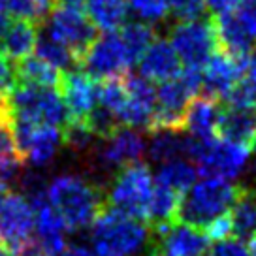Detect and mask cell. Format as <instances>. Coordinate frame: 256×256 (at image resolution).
<instances>
[{
	"instance_id": "obj_1",
	"label": "cell",
	"mask_w": 256,
	"mask_h": 256,
	"mask_svg": "<svg viewBox=\"0 0 256 256\" xmlns=\"http://www.w3.org/2000/svg\"><path fill=\"white\" fill-rule=\"evenodd\" d=\"M48 202L62 216L68 232L83 230L94 222V218L106 208V186L81 176L55 177L46 190Z\"/></svg>"
},
{
	"instance_id": "obj_24",
	"label": "cell",
	"mask_w": 256,
	"mask_h": 256,
	"mask_svg": "<svg viewBox=\"0 0 256 256\" xmlns=\"http://www.w3.org/2000/svg\"><path fill=\"white\" fill-rule=\"evenodd\" d=\"M149 156L152 162L164 164L174 158H186L188 134L183 130H154L149 132Z\"/></svg>"
},
{
	"instance_id": "obj_21",
	"label": "cell",
	"mask_w": 256,
	"mask_h": 256,
	"mask_svg": "<svg viewBox=\"0 0 256 256\" xmlns=\"http://www.w3.org/2000/svg\"><path fill=\"white\" fill-rule=\"evenodd\" d=\"M81 6L96 30L117 32L128 23L126 0H83Z\"/></svg>"
},
{
	"instance_id": "obj_25",
	"label": "cell",
	"mask_w": 256,
	"mask_h": 256,
	"mask_svg": "<svg viewBox=\"0 0 256 256\" xmlns=\"http://www.w3.org/2000/svg\"><path fill=\"white\" fill-rule=\"evenodd\" d=\"M232 236L247 241L256 234V188L241 186L232 209Z\"/></svg>"
},
{
	"instance_id": "obj_43",
	"label": "cell",
	"mask_w": 256,
	"mask_h": 256,
	"mask_svg": "<svg viewBox=\"0 0 256 256\" xmlns=\"http://www.w3.org/2000/svg\"><path fill=\"white\" fill-rule=\"evenodd\" d=\"M55 4H66V6H78V8H81L83 0H55Z\"/></svg>"
},
{
	"instance_id": "obj_32",
	"label": "cell",
	"mask_w": 256,
	"mask_h": 256,
	"mask_svg": "<svg viewBox=\"0 0 256 256\" xmlns=\"http://www.w3.org/2000/svg\"><path fill=\"white\" fill-rule=\"evenodd\" d=\"M226 108L234 110H247V112H256V83L250 80H241L236 87L228 92V96L222 100Z\"/></svg>"
},
{
	"instance_id": "obj_2",
	"label": "cell",
	"mask_w": 256,
	"mask_h": 256,
	"mask_svg": "<svg viewBox=\"0 0 256 256\" xmlns=\"http://www.w3.org/2000/svg\"><path fill=\"white\" fill-rule=\"evenodd\" d=\"M90 245L96 256H144L154 245V234L115 208H108L90 224Z\"/></svg>"
},
{
	"instance_id": "obj_44",
	"label": "cell",
	"mask_w": 256,
	"mask_h": 256,
	"mask_svg": "<svg viewBox=\"0 0 256 256\" xmlns=\"http://www.w3.org/2000/svg\"><path fill=\"white\" fill-rule=\"evenodd\" d=\"M4 113H8V104H6V98L0 96V115H4Z\"/></svg>"
},
{
	"instance_id": "obj_11",
	"label": "cell",
	"mask_w": 256,
	"mask_h": 256,
	"mask_svg": "<svg viewBox=\"0 0 256 256\" xmlns=\"http://www.w3.org/2000/svg\"><path fill=\"white\" fill-rule=\"evenodd\" d=\"M12 128L16 134L17 149L24 164L44 166L55 156L58 147L64 145L62 130L49 124H36L28 120L12 119Z\"/></svg>"
},
{
	"instance_id": "obj_46",
	"label": "cell",
	"mask_w": 256,
	"mask_h": 256,
	"mask_svg": "<svg viewBox=\"0 0 256 256\" xmlns=\"http://www.w3.org/2000/svg\"><path fill=\"white\" fill-rule=\"evenodd\" d=\"M10 188H8V184L4 183V181H2V179H0V196H4V194H6V192H8Z\"/></svg>"
},
{
	"instance_id": "obj_5",
	"label": "cell",
	"mask_w": 256,
	"mask_h": 256,
	"mask_svg": "<svg viewBox=\"0 0 256 256\" xmlns=\"http://www.w3.org/2000/svg\"><path fill=\"white\" fill-rule=\"evenodd\" d=\"M152 190L154 177L149 166L140 160L117 170L110 188H106V198L110 208L119 209L128 216L147 224Z\"/></svg>"
},
{
	"instance_id": "obj_42",
	"label": "cell",
	"mask_w": 256,
	"mask_h": 256,
	"mask_svg": "<svg viewBox=\"0 0 256 256\" xmlns=\"http://www.w3.org/2000/svg\"><path fill=\"white\" fill-rule=\"evenodd\" d=\"M247 241H248V245H247V247H248V254L256 256V234H254V236H250Z\"/></svg>"
},
{
	"instance_id": "obj_36",
	"label": "cell",
	"mask_w": 256,
	"mask_h": 256,
	"mask_svg": "<svg viewBox=\"0 0 256 256\" xmlns=\"http://www.w3.org/2000/svg\"><path fill=\"white\" fill-rule=\"evenodd\" d=\"M234 14L243 24V28L248 32V36L256 42V0H241V4Z\"/></svg>"
},
{
	"instance_id": "obj_17",
	"label": "cell",
	"mask_w": 256,
	"mask_h": 256,
	"mask_svg": "<svg viewBox=\"0 0 256 256\" xmlns=\"http://www.w3.org/2000/svg\"><path fill=\"white\" fill-rule=\"evenodd\" d=\"M181 70H183V64L179 60L176 49L172 48L170 40H164V38H154V42L145 49L144 55L138 60L140 76L152 83L174 80Z\"/></svg>"
},
{
	"instance_id": "obj_31",
	"label": "cell",
	"mask_w": 256,
	"mask_h": 256,
	"mask_svg": "<svg viewBox=\"0 0 256 256\" xmlns=\"http://www.w3.org/2000/svg\"><path fill=\"white\" fill-rule=\"evenodd\" d=\"M128 12L147 24H154L164 21L170 16V8L166 0H126Z\"/></svg>"
},
{
	"instance_id": "obj_9",
	"label": "cell",
	"mask_w": 256,
	"mask_h": 256,
	"mask_svg": "<svg viewBox=\"0 0 256 256\" xmlns=\"http://www.w3.org/2000/svg\"><path fill=\"white\" fill-rule=\"evenodd\" d=\"M80 66L87 76L102 81L126 76L130 66H134V60L128 55L126 46L117 30L96 36L85 55L80 58Z\"/></svg>"
},
{
	"instance_id": "obj_10",
	"label": "cell",
	"mask_w": 256,
	"mask_h": 256,
	"mask_svg": "<svg viewBox=\"0 0 256 256\" xmlns=\"http://www.w3.org/2000/svg\"><path fill=\"white\" fill-rule=\"evenodd\" d=\"M46 30L72 51L74 56L78 58V66L80 58L85 55L88 46L98 36L94 24L88 21L85 12H81L78 6L66 4H53V8L48 14Z\"/></svg>"
},
{
	"instance_id": "obj_19",
	"label": "cell",
	"mask_w": 256,
	"mask_h": 256,
	"mask_svg": "<svg viewBox=\"0 0 256 256\" xmlns=\"http://www.w3.org/2000/svg\"><path fill=\"white\" fill-rule=\"evenodd\" d=\"M216 138L240 144L252 151L256 144V112L222 106V113L216 126Z\"/></svg>"
},
{
	"instance_id": "obj_18",
	"label": "cell",
	"mask_w": 256,
	"mask_h": 256,
	"mask_svg": "<svg viewBox=\"0 0 256 256\" xmlns=\"http://www.w3.org/2000/svg\"><path fill=\"white\" fill-rule=\"evenodd\" d=\"M222 113V104L209 94H198L190 100L184 112L183 130L196 140H209L216 136V126Z\"/></svg>"
},
{
	"instance_id": "obj_33",
	"label": "cell",
	"mask_w": 256,
	"mask_h": 256,
	"mask_svg": "<svg viewBox=\"0 0 256 256\" xmlns=\"http://www.w3.org/2000/svg\"><path fill=\"white\" fill-rule=\"evenodd\" d=\"M170 14L177 21H194L206 14V0H166Z\"/></svg>"
},
{
	"instance_id": "obj_34",
	"label": "cell",
	"mask_w": 256,
	"mask_h": 256,
	"mask_svg": "<svg viewBox=\"0 0 256 256\" xmlns=\"http://www.w3.org/2000/svg\"><path fill=\"white\" fill-rule=\"evenodd\" d=\"M17 85H19V78H17L16 60H12L6 53L0 51V96L8 98Z\"/></svg>"
},
{
	"instance_id": "obj_48",
	"label": "cell",
	"mask_w": 256,
	"mask_h": 256,
	"mask_svg": "<svg viewBox=\"0 0 256 256\" xmlns=\"http://www.w3.org/2000/svg\"><path fill=\"white\" fill-rule=\"evenodd\" d=\"M53 4H55V0H53Z\"/></svg>"
},
{
	"instance_id": "obj_13",
	"label": "cell",
	"mask_w": 256,
	"mask_h": 256,
	"mask_svg": "<svg viewBox=\"0 0 256 256\" xmlns=\"http://www.w3.org/2000/svg\"><path fill=\"white\" fill-rule=\"evenodd\" d=\"M124 85H126V106L119 115L120 126L126 128H149L154 115V106H156V87L152 81L142 78L140 74L124 76Z\"/></svg>"
},
{
	"instance_id": "obj_26",
	"label": "cell",
	"mask_w": 256,
	"mask_h": 256,
	"mask_svg": "<svg viewBox=\"0 0 256 256\" xmlns=\"http://www.w3.org/2000/svg\"><path fill=\"white\" fill-rule=\"evenodd\" d=\"M17 78L21 83H32V85H40V87H51L58 88L62 72L56 70L55 66L42 60L40 56H24L21 60H17Z\"/></svg>"
},
{
	"instance_id": "obj_14",
	"label": "cell",
	"mask_w": 256,
	"mask_h": 256,
	"mask_svg": "<svg viewBox=\"0 0 256 256\" xmlns=\"http://www.w3.org/2000/svg\"><path fill=\"white\" fill-rule=\"evenodd\" d=\"M58 92L74 120H87L98 106V81L80 70L62 72Z\"/></svg>"
},
{
	"instance_id": "obj_22",
	"label": "cell",
	"mask_w": 256,
	"mask_h": 256,
	"mask_svg": "<svg viewBox=\"0 0 256 256\" xmlns=\"http://www.w3.org/2000/svg\"><path fill=\"white\" fill-rule=\"evenodd\" d=\"M36 36H38V28L30 21H23V19L10 21L8 28L0 40V51L17 62L24 56L32 55L36 46Z\"/></svg>"
},
{
	"instance_id": "obj_29",
	"label": "cell",
	"mask_w": 256,
	"mask_h": 256,
	"mask_svg": "<svg viewBox=\"0 0 256 256\" xmlns=\"http://www.w3.org/2000/svg\"><path fill=\"white\" fill-rule=\"evenodd\" d=\"M119 34L122 42H124L128 55L134 60V64L140 60V56L144 55L145 49L149 48L154 42V38H156V32L152 28V24L142 23V21L126 23L122 28H119Z\"/></svg>"
},
{
	"instance_id": "obj_15",
	"label": "cell",
	"mask_w": 256,
	"mask_h": 256,
	"mask_svg": "<svg viewBox=\"0 0 256 256\" xmlns=\"http://www.w3.org/2000/svg\"><path fill=\"white\" fill-rule=\"evenodd\" d=\"M158 256H206L211 240L204 230L176 222L162 234H154Z\"/></svg>"
},
{
	"instance_id": "obj_30",
	"label": "cell",
	"mask_w": 256,
	"mask_h": 256,
	"mask_svg": "<svg viewBox=\"0 0 256 256\" xmlns=\"http://www.w3.org/2000/svg\"><path fill=\"white\" fill-rule=\"evenodd\" d=\"M0 8L8 16L30 23H42L53 8V0H0Z\"/></svg>"
},
{
	"instance_id": "obj_20",
	"label": "cell",
	"mask_w": 256,
	"mask_h": 256,
	"mask_svg": "<svg viewBox=\"0 0 256 256\" xmlns=\"http://www.w3.org/2000/svg\"><path fill=\"white\" fill-rule=\"evenodd\" d=\"M213 26H215L216 42L222 48L224 53H230V55L240 56V58H247L248 53L254 49L256 42L248 36V32L238 21L234 12L215 16Z\"/></svg>"
},
{
	"instance_id": "obj_16",
	"label": "cell",
	"mask_w": 256,
	"mask_h": 256,
	"mask_svg": "<svg viewBox=\"0 0 256 256\" xmlns=\"http://www.w3.org/2000/svg\"><path fill=\"white\" fill-rule=\"evenodd\" d=\"M145 152V142L142 134L134 128L120 126L106 144L98 149V160L106 168L120 170L126 164L140 162Z\"/></svg>"
},
{
	"instance_id": "obj_40",
	"label": "cell",
	"mask_w": 256,
	"mask_h": 256,
	"mask_svg": "<svg viewBox=\"0 0 256 256\" xmlns=\"http://www.w3.org/2000/svg\"><path fill=\"white\" fill-rule=\"evenodd\" d=\"M60 256H96L90 248L87 247H81V245H74V247H66Z\"/></svg>"
},
{
	"instance_id": "obj_35",
	"label": "cell",
	"mask_w": 256,
	"mask_h": 256,
	"mask_svg": "<svg viewBox=\"0 0 256 256\" xmlns=\"http://www.w3.org/2000/svg\"><path fill=\"white\" fill-rule=\"evenodd\" d=\"M206 256H250V254H248V247L245 245V241L230 236L226 240L213 241L209 245Z\"/></svg>"
},
{
	"instance_id": "obj_28",
	"label": "cell",
	"mask_w": 256,
	"mask_h": 256,
	"mask_svg": "<svg viewBox=\"0 0 256 256\" xmlns=\"http://www.w3.org/2000/svg\"><path fill=\"white\" fill-rule=\"evenodd\" d=\"M34 51H36V56H40L42 60H46L51 66H55L56 70H60V72L76 70V66H78V58L74 56L72 51L66 46H62L58 40H55L46 30V26L42 30H38Z\"/></svg>"
},
{
	"instance_id": "obj_4",
	"label": "cell",
	"mask_w": 256,
	"mask_h": 256,
	"mask_svg": "<svg viewBox=\"0 0 256 256\" xmlns=\"http://www.w3.org/2000/svg\"><path fill=\"white\" fill-rule=\"evenodd\" d=\"M6 104L12 119L49 124L60 130L70 122V113L66 110L58 88L40 87L19 81V85L6 98Z\"/></svg>"
},
{
	"instance_id": "obj_38",
	"label": "cell",
	"mask_w": 256,
	"mask_h": 256,
	"mask_svg": "<svg viewBox=\"0 0 256 256\" xmlns=\"http://www.w3.org/2000/svg\"><path fill=\"white\" fill-rule=\"evenodd\" d=\"M241 0H206V10H209L215 16H222V14H232L238 10Z\"/></svg>"
},
{
	"instance_id": "obj_41",
	"label": "cell",
	"mask_w": 256,
	"mask_h": 256,
	"mask_svg": "<svg viewBox=\"0 0 256 256\" xmlns=\"http://www.w3.org/2000/svg\"><path fill=\"white\" fill-rule=\"evenodd\" d=\"M8 24H10V16L0 8V40H2L4 32H6V28H8Z\"/></svg>"
},
{
	"instance_id": "obj_8",
	"label": "cell",
	"mask_w": 256,
	"mask_h": 256,
	"mask_svg": "<svg viewBox=\"0 0 256 256\" xmlns=\"http://www.w3.org/2000/svg\"><path fill=\"white\" fill-rule=\"evenodd\" d=\"M170 44L176 49L183 68L194 70H202L218 48L215 26L209 19L179 21L170 32Z\"/></svg>"
},
{
	"instance_id": "obj_23",
	"label": "cell",
	"mask_w": 256,
	"mask_h": 256,
	"mask_svg": "<svg viewBox=\"0 0 256 256\" xmlns=\"http://www.w3.org/2000/svg\"><path fill=\"white\" fill-rule=\"evenodd\" d=\"M23 166L24 162L17 149L10 113H4L0 115V179L6 184L8 181H17Z\"/></svg>"
},
{
	"instance_id": "obj_7",
	"label": "cell",
	"mask_w": 256,
	"mask_h": 256,
	"mask_svg": "<svg viewBox=\"0 0 256 256\" xmlns=\"http://www.w3.org/2000/svg\"><path fill=\"white\" fill-rule=\"evenodd\" d=\"M34 247V209L21 192L8 190L0 196V248L26 256Z\"/></svg>"
},
{
	"instance_id": "obj_45",
	"label": "cell",
	"mask_w": 256,
	"mask_h": 256,
	"mask_svg": "<svg viewBox=\"0 0 256 256\" xmlns=\"http://www.w3.org/2000/svg\"><path fill=\"white\" fill-rule=\"evenodd\" d=\"M26 256H55V254H46V252H40L38 248L34 247V248H32V250H30V252H28V254H26Z\"/></svg>"
},
{
	"instance_id": "obj_27",
	"label": "cell",
	"mask_w": 256,
	"mask_h": 256,
	"mask_svg": "<svg viewBox=\"0 0 256 256\" xmlns=\"http://www.w3.org/2000/svg\"><path fill=\"white\" fill-rule=\"evenodd\" d=\"M198 170L188 158H174L164 162L156 172L154 183L164 184L177 194H183L190 184L196 183Z\"/></svg>"
},
{
	"instance_id": "obj_12",
	"label": "cell",
	"mask_w": 256,
	"mask_h": 256,
	"mask_svg": "<svg viewBox=\"0 0 256 256\" xmlns=\"http://www.w3.org/2000/svg\"><path fill=\"white\" fill-rule=\"evenodd\" d=\"M247 58H240L224 51H216L211 55L208 62L202 68V90L204 94H209L220 100L228 96L245 74Z\"/></svg>"
},
{
	"instance_id": "obj_39",
	"label": "cell",
	"mask_w": 256,
	"mask_h": 256,
	"mask_svg": "<svg viewBox=\"0 0 256 256\" xmlns=\"http://www.w3.org/2000/svg\"><path fill=\"white\" fill-rule=\"evenodd\" d=\"M245 74H247V80L256 83V49H252V51L248 53L247 64H245Z\"/></svg>"
},
{
	"instance_id": "obj_37",
	"label": "cell",
	"mask_w": 256,
	"mask_h": 256,
	"mask_svg": "<svg viewBox=\"0 0 256 256\" xmlns=\"http://www.w3.org/2000/svg\"><path fill=\"white\" fill-rule=\"evenodd\" d=\"M204 232H206V236L211 240V243L230 238V236H232V215H230V213L220 215L218 218H215L213 222L209 224Z\"/></svg>"
},
{
	"instance_id": "obj_47",
	"label": "cell",
	"mask_w": 256,
	"mask_h": 256,
	"mask_svg": "<svg viewBox=\"0 0 256 256\" xmlns=\"http://www.w3.org/2000/svg\"><path fill=\"white\" fill-rule=\"evenodd\" d=\"M0 256H16V254H10V252H6V250L0 248Z\"/></svg>"
},
{
	"instance_id": "obj_6",
	"label": "cell",
	"mask_w": 256,
	"mask_h": 256,
	"mask_svg": "<svg viewBox=\"0 0 256 256\" xmlns=\"http://www.w3.org/2000/svg\"><path fill=\"white\" fill-rule=\"evenodd\" d=\"M250 149L240 144H232L222 138H209V140H196L188 136L186 145V158L198 170L202 177H220V179H234L245 168Z\"/></svg>"
},
{
	"instance_id": "obj_3",
	"label": "cell",
	"mask_w": 256,
	"mask_h": 256,
	"mask_svg": "<svg viewBox=\"0 0 256 256\" xmlns=\"http://www.w3.org/2000/svg\"><path fill=\"white\" fill-rule=\"evenodd\" d=\"M240 190V184L230 183L228 179L204 177L181 194L177 208V222L206 230L215 218L230 213Z\"/></svg>"
}]
</instances>
